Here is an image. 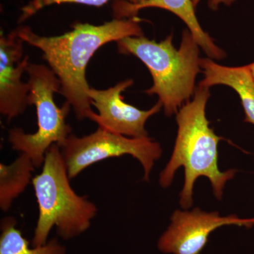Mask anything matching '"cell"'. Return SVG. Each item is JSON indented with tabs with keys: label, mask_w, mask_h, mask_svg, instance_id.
I'll use <instances>...</instances> for the list:
<instances>
[{
	"label": "cell",
	"mask_w": 254,
	"mask_h": 254,
	"mask_svg": "<svg viewBox=\"0 0 254 254\" xmlns=\"http://www.w3.org/2000/svg\"><path fill=\"white\" fill-rule=\"evenodd\" d=\"M192 3H193V6H196L198 3L200 2V0H191ZM235 0H210L208 2L209 6L210 9L213 10L218 9L219 4L223 3V4L230 6L232 3L235 1Z\"/></svg>",
	"instance_id": "cell-15"
},
{
	"label": "cell",
	"mask_w": 254,
	"mask_h": 254,
	"mask_svg": "<svg viewBox=\"0 0 254 254\" xmlns=\"http://www.w3.org/2000/svg\"><path fill=\"white\" fill-rule=\"evenodd\" d=\"M249 68H250L251 73H252V77L254 78V63L250 64L248 65Z\"/></svg>",
	"instance_id": "cell-16"
},
{
	"label": "cell",
	"mask_w": 254,
	"mask_h": 254,
	"mask_svg": "<svg viewBox=\"0 0 254 254\" xmlns=\"http://www.w3.org/2000/svg\"><path fill=\"white\" fill-rule=\"evenodd\" d=\"M173 35L158 43L144 36L127 37L117 41L119 53L138 58L149 70L153 85L145 91L156 94L167 116L177 113L195 91V78L200 71L199 46L189 30L182 33L178 50Z\"/></svg>",
	"instance_id": "cell-3"
},
{
	"label": "cell",
	"mask_w": 254,
	"mask_h": 254,
	"mask_svg": "<svg viewBox=\"0 0 254 254\" xmlns=\"http://www.w3.org/2000/svg\"><path fill=\"white\" fill-rule=\"evenodd\" d=\"M109 1L110 0H32L21 9L22 14L20 16L18 21L23 22L25 20L36 14L37 11L52 4L76 3V4L90 5V6H101Z\"/></svg>",
	"instance_id": "cell-14"
},
{
	"label": "cell",
	"mask_w": 254,
	"mask_h": 254,
	"mask_svg": "<svg viewBox=\"0 0 254 254\" xmlns=\"http://www.w3.org/2000/svg\"><path fill=\"white\" fill-rule=\"evenodd\" d=\"M133 84V80L127 79L108 89L90 88L88 95L98 114L92 111L88 119L112 133L131 138L148 136L145 123L160 112L163 105L158 101L150 110H141L125 103L123 93Z\"/></svg>",
	"instance_id": "cell-8"
},
{
	"label": "cell",
	"mask_w": 254,
	"mask_h": 254,
	"mask_svg": "<svg viewBox=\"0 0 254 254\" xmlns=\"http://www.w3.org/2000/svg\"><path fill=\"white\" fill-rule=\"evenodd\" d=\"M155 7L168 10L181 18L189 28L195 42L210 59L222 60L225 53L215 45L213 40L200 26L191 0H144L138 4L118 0L113 4L114 16L118 19L136 17L140 10Z\"/></svg>",
	"instance_id": "cell-10"
},
{
	"label": "cell",
	"mask_w": 254,
	"mask_h": 254,
	"mask_svg": "<svg viewBox=\"0 0 254 254\" xmlns=\"http://www.w3.org/2000/svg\"><path fill=\"white\" fill-rule=\"evenodd\" d=\"M129 2L132 3V4H138V3L141 2V1H144V0H128Z\"/></svg>",
	"instance_id": "cell-17"
},
{
	"label": "cell",
	"mask_w": 254,
	"mask_h": 254,
	"mask_svg": "<svg viewBox=\"0 0 254 254\" xmlns=\"http://www.w3.org/2000/svg\"><path fill=\"white\" fill-rule=\"evenodd\" d=\"M28 155L21 153L9 165L0 163V208L6 212L33 181L36 169Z\"/></svg>",
	"instance_id": "cell-12"
},
{
	"label": "cell",
	"mask_w": 254,
	"mask_h": 254,
	"mask_svg": "<svg viewBox=\"0 0 254 254\" xmlns=\"http://www.w3.org/2000/svg\"><path fill=\"white\" fill-rule=\"evenodd\" d=\"M42 167L41 173L33 177L31 183L39 211L33 247L46 245L54 227L64 240L81 235L89 228L98 213L93 202L73 190L57 143L47 151Z\"/></svg>",
	"instance_id": "cell-4"
},
{
	"label": "cell",
	"mask_w": 254,
	"mask_h": 254,
	"mask_svg": "<svg viewBox=\"0 0 254 254\" xmlns=\"http://www.w3.org/2000/svg\"><path fill=\"white\" fill-rule=\"evenodd\" d=\"M210 88L198 86L191 101H187L177 113L178 126L173 154L161 172L159 183L168 188L179 168H185V184L180 193V204L183 209L193 205V189L200 177L208 178L215 198L221 200L223 190L236 170L222 172L218 168V143L221 137L215 134L205 116Z\"/></svg>",
	"instance_id": "cell-2"
},
{
	"label": "cell",
	"mask_w": 254,
	"mask_h": 254,
	"mask_svg": "<svg viewBox=\"0 0 254 254\" xmlns=\"http://www.w3.org/2000/svg\"><path fill=\"white\" fill-rule=\"evenodd\" d=\"M204 78L198 86L210 87L225 85L237 92L245 113L246 123L254 125V81L248 65L228 67L214 63L210 58L200 59Z\"/></svg>",
	"instance_id": "cell-11"
},
{
	"label": "cell",
	"mask_w": 254,
	"mask_h": 254,
	"mask_svg": "<svg viewBox=\"0 0 254 254\" xmlns=\"http://www.w3.org/2000/svg\"><path fill=\"white\" fill-rule=\"evenodd\" d=\"M16 219L6 217L1 221L0 254H65L66 249L57 239H52L46 245L30 247L29 242L16 227Z\"/></svg>",
	"instance_id": "cell-13"
},
{
	"label": "cell",
	"mask_w": 254,
	"mask_h": 254,
	"mask_svg": "<svg viewBox=\"0 0 254 254\" xmlns=\"http://www.w3.org/2000/svg\"><path fill=\"white\" fill-rule=\"evenodd\" d=\"M59 147L70 179L102 160L130 155L141 164L143 180L148 182L155 162L163 153L160 143L149 136L131 138L100 127L87 136L71 133Z\"/></svg>",
	"instance_id": "cell-6"
},
{
	"label": "cell",
	"mask_w": 254,
	"mask_h": 254,
	"mask_svg": "<svg viewBox=\"0 0 254 254\" xmlns=\"http://www.w3.org/2000/svg\"><path fill=\"white\" fill-rule=\"evenodd\" d=\"M225 225L252 228L254 218H240L235 214L220 216L218 212L207 213L198 208L175 210L171 224L158 241L159 250L165 254H200L210 233Z\"/></svg>",
	"instance_id": "cell-7"
},
{
	"label": "cell",
	"mask_w": 254,
	"mask_h": 254,
	"mask_svg": "<svg viewBox=\"0 0 254 254\" xmlns=\"http://www.w3.org/2000/svg\"><path fill=\"white\" fill-rule=\"evenodd\" d=\"M24 41L16 30L0 35V113L11 122L24 113L28 104L29 83L21 81L29 65V57L23 55Z\"/></svg>",
	"instance_id": "cell-9"
},
{
	"label": "cell",
	"mask_w": 254,
	"mask_h": 254,
	"mask_svg": "<svg viewBox=\"0 0 254 254\" xmlns=\"http://www.w3.org/2000/svg\"><path fill=\"white\" fill-rule=\"evenodd\" d=\"M26 72L30 85L28 104L36 106L38 129L35 133H26L22 128H11L8 141L13 150L28 155L38 168L44 163L51 145L57 143L60 146L71 134L72 129L66 119L71 106L66 101L61 108L55 103L54 95L59 93L61 84L49 66L29 64Z\"/></svg>",
	"instance_id": "cell-5"
},
{
	"label": "cell",
	"mask_w": 254,
	"mask_h": 254,
	"mask_svg": "<svg viewBox=\"0 0 254 254\" xmlns=\"http://www.w3.org/2000/svg\"><path fill=\"white\" fill-rule=\"evenodd\" d=\"M140 21L136 16L115 18L100 26L76 23L72 31L58 36H39L28 26H21L16 31L25 43L43 53V59L59 78V93L71 105L76 119L81 121L93 111L86 77L90 60L107 43L127 37L143 36Z\"/></svg>",
	"instance_id": "cell-1"
}]
</instances>
